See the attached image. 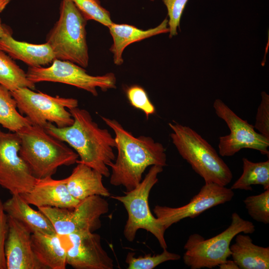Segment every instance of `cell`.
<instances>
[{"label": "cell", "mask_w": 269, "mask_h": 269, "mask_svg": "<svg viewBox=\"0 0 269 269\" xmlns=\"http://www.w3.org/2000/svg\"><path fill=\"white\" fill-rule=\"evenodd\" d=\"M101 118L115 134L117 155L109 166L112 170L111 184L131 190L140 183L147 167L167 165L165 149L161 143L150 136H134L115 119Z\"/></svg>", "instance_id": "cell-1"}, {"label": "cell", "mask_w": 269, "mask_h": 269, "mask_svg": "<svg viewBox=\"0 0 269 269\" xmlns=\"http://www.w3.org/2000/svg\"><path fill=\"white\" fill-rule=\"evenodd\" d=\"M68 110L74 120L71 126L58 128L49 123L44 129L76 151L80 158L76 163H84L104 176H110L109 166L116 158L115 137L107 129L100 128L88 111L78 107Z\"/></svg>", "instance_id": "cell-2"}, {"label": "cell", "mask_w": 269, "mask_h": 269, "mask_svg": "<svg viewBox=\"0 0 269 269\" xmlns=\"http://www.w3.org/2000/svg\"><path fill=\"white\" fill-rule=\"evenodd\" d=\"M16 133L20 140L19 154L37 179L52 176L59 167L78 159L76 152L43 128L31 125Z\"/></svg>", "instance_id": "cell-3"}, {"label": "cell", "mask_w": 269, "mask_h": 269, "mask_svg": "<svg viewBox=\"0 0 269 269\" xmlns=\"http://www.w3.org/2000/svg\"><path fill=\"white\" fill-rule=\"evenodd\" d=\"M172 143L181 156L200 175L205 182L226 186L232 172L216 150L202 136L188 126L176 122L168 124Z\"/></svg>", "instance_id": "cell-4"}, {"label": "cell", "mask_w": 269, "mask_h": 269, "mask_svg": "<svg viewBox=\"0 0 269 269\" xmlns=\"http://www.w3.org/2000/svg\"><path fill=\"white\" fill-rule=\"evenodd\" d=\"M87 21L71 0L61 1L59 19L46 39L56 59L70 61L83 68L87 67Z\"/></svg>", "instance_id": "cell-5"}, {"label": "cell", "mask_w": 269, "mask_h": 269, "mask_svg": "<svg viewBox=\"0 0 269 269\" xmlns=\"http://www.w3.org/2000/svg\"><path fill=\"white\" fill-rule=\"evenodd\" d=\"M231 222L220 234L206 239L193 234L184 246V263L191 269H212L225 262L231 256L230 244L239 233L252 234L255 231L253 223L243 219L236 212L231 215Z\"/></svg>", "instance_id": "cell-6"}, {"label": "cell", "mask_w": 269, "mask_h": 269, "mask_svg": "<svg viewBox=\"0 0 269 269\" xmlns=\"http://www.w3.org/2000/svg\"><path fill=\"white\" fill-rule=\"evenodd\" d=\"M158 165L151 166L140 183L134 189L127 191L122 196H111L121 202L128 215L124 230L126 239L133 241L138 230L142 229L151 233L157 240L161 248L167 249L164 238L166 231L151 213L148 205V197L151 189L157 182V176L163 171Z\"/></svg>", "instance_id": "cell-7"}, {"label": "cell", "mask_w": 269, "mask_h": 269, "mask_svg": "<svg viewBox=\"0 0 269 269\" xmlns=\"http://www.w3.org/2000/svg\"><path fill=\"white\" fill-rule=\"evenodd\" d=\"M17 103L19 112L30 121L32 125L44 129L48 123L58 128L71 126L74 121L67 110L77 107L78 102L74 98L53 97L42 92L23 87L11 92Z\"/></svg>", "instance_id": "cell-8"}, {"label": "cell", "mask_w": 269, "mask_h": 269, "mask_svg": "<svg viewBox=\"0 0 269 269\" xmlns=\"http://www.w3.org/2000/svg\"><path fill=\"white\" fill-rule=\"evenodd\" d=\"M38 210L49 219L56 234L65 236L99 229L100 217L108 212L109 204L102 196L94 195L80 201L73 208L42 207Z\"/></svg>", "instance_id": "cell-9"}, {"label": "cell", "mask_w": 269, "mask_h": 269, "mask_svg": "<svg viewBox=\"0 0 269 269\" xmlns=\"http://www.w3.org/2000/svg\"><path fill=\"white\" fill-rule=\"evenodd\" d=\"M26 74L34 83L45 81L64 83L84 90L94 96L98 95L97 88L103 91L116 88V77L113 73L93 76L74 63L57 59L48 67H29Z\"/></svg>", "instance_id": "cell-10"}, {"label": "cell", "mask_w": 269, "mask_h": 269, "mask_svg": "<svg viewBox=\"0 0 269 269\" xmlns=\"http://www.w3.org/2000/svg\"><path fill=\"white\" fill-rule=\"evenodd\" d=\"M213 108L230 131L229 134L219 137L220 155L231 156L243 148H250L258 150L269 157V138L258 133L253 125L239 117L220 99L215 100Z\"/></svg>", "instance_id": "cell-11"}, {"label": "cell", "mask_w": 269, "mask_h": 269, "mask_svg": "<svg viewBox=\"0 0 269 269\" xmlns=\"http://www.w3.org/2000/svg\"><path fill=\"white\" fill-rule=\"evenodd\" d=\"M20 147L16 133H5L0 129V185L11 194L29 192L36 180L20 156Z\"/></svg>", "instance_id": "cell-12"}, {"label": "cell", "mask_w": 269, "mask_h": 269, "mask_svg": "<svg viewBox=\"0 0 269 269\" xmlns=\"http://www.w3.org/2000/svg\"><path fill=\"white\" fill-rule=\"evenodd\" d=\"M234 195L230 188L213 182H205L187 204L178 207L156 205L153 212L157 222L166 230L183 219L194 218L209 209L231 201Z\"/></svg>", "instance_id": "cell-13"}, {"label": "cell", "mask_w": 269, "mask_h": 269, "mask_svg": "<svg viewBox=\"0 0 269 269\" xmlns=\"http://www.w3.org/2000/svg\"><path fill=\"white\" fill-rule=\"evenodd\" d=\"M65 236L69 243L65 247L67 265L76 269H113V260L102 247L99 234L82 231Z\"/></svg>", "instance_id": "cell-14"}, {"label": "cell", "mask_w": 269, "mask_h": 269, "mask_svg": "<svg viewBox=\"0 0 269 269\" xmlns=\"http://www.w3.org/2000/svg\"><path fill=\"white\" fill-rule=\"evenodd\" d=\"M7 224L4 246L6 269H45L33 253L29 230L8 215Z\"/></svg>", "instance_id": "cell-15"}, {"label": "cell", "mask_w": 269, "mask_h": 269, "mask_svg": "<svg viewBox=\"0 0 269 269\" xmlns=\"http://www.w3.org/2000/svg\"><path fill=\"white\" fill-rule=\"evenodd\" d=\"M20 195L28 204L38 208L51 207L71 209L80 202L69 193L66 178L55 180L51 176L36 178L32 188Z\"/></svg>", "instance_id": "cell-16"}, {"label": "cell", "mask_w": 269, "mask_h": 269, "mask_svg": "<svg viewBox=\"0 0 269 269\" xmlns=\"http://www.w3.org/2000/svg\"><path fill=\"white\" fill-rule=\"evenodd\" d=\"M8 28L0 37V49L12 59L21 60L29 67H42L56 59L51 46L47 43L35 44L19 41L12 36Z\"/></svg>", "instance_id": "cell-17"}, {"label": "cell", "mask_w": 269, "mask_h": 269, "mask_svg": "<svg viewBox=\"0 0 269 269\" xmlns=\"http://www.w3.org/2000/svg\"><path fill=\"white\" fill-rule=\"evenodd\" d=\"M168 19L165 18L155 27L147 30H142L128 24L113 22L108 28L113 40L110 51L113 54L114 64L117 66L123 64V52L130 44L158 34L168 33Z\"/></svg>", "instance_id": "cell-18"}, {"label": "cell", "mask_w": 269, "mask_h": 269, "mask_svg": "<svg viewBox=\"0 0 269 269\" xmlns=\"http://www.w3.org/2000/svg\"><path fill=\"white\" fill-rule=\"evenodd\" d=\"M77 163L70 175L66 178L67 189L73 197L81 201L94 195L111 196L103 184V175L101 173L84 163Z\"/></svg>", "instance_id": "cell-19"}, {"label": "cell", "mask_w": 269, "mask_h": 269, "mask_svg": "<svg viewBox=\"0 0 269 269\" xmlns=\"http://www.w3.org/2000/svg\"><path fill=\"white\" fill-rule=\"evenodd\" d=\"M6 214L23 225L32 234L35 232L56 233L47 217L40 210L32 208L19 194H12L3 203Z\"/></svg>", "instance_id": "cell-20"}, {"label": "cell", "mask_w": 269, "mask_h": 269, "mask_svg": "<svg viewBox=\"0 0 269 269\" xmlns=\"http://www.w3.org/2000/svg\"><path fill=\"white\" fill-rule=\"evenodd\" d=\"M33 253L45 269H65L66 250L61 236L55 234L35 232L31 234Z\"/></svg>", "instance_id": "cell-21"}, {"label": "cell", "mask_w": 269, "mask_h": 269, "mask_svg": "<svg viewBox=\"0 0 269 269\" xmlns=\"http://www.w3.org/2000/svg\"><path fill=\"white\" fill-rule=\"evenodd\" d=\"M230 245L233 260L239 269H269V247L255 245L247 234H238Z\"/></svg>", "instance_id": "cell-22"}, {"label": "cell", "mask_w": 269, "mask_h": 269, "mask_svg": "<svg viewBox=\"0 0 269 269\" xmlns=\"http://www.w3.org/2000/svg\"><path fill=\"white\" fill-rule=\"evenodd\" d=\"M243 172L230 188L232 190H252L253 185H261L264 190L269 189V159L254 162L243 157Z\"/></svg>", "instance_id": "cell-23"}, {"label": "cell", "mask_w": 269, "mask_h": 269, "mask_svg": "<svg viewBox=\"0 0 269 269\" xmlns=\"http://www.w3.org/2000/svg\"><path fill=\"white\" fill-rule=\"evenodd\" d=\"M0 125L13 133L32 125L18 111L17 103L11 91L0 85Z\"/></svg>", "instance_id": "cell-24"}, {"label": "cell", "mask_w": 269, "mask_h": 269, "mask_svg": "<svg viewBox=\"0 0 269 269\" xmlns=\"http://www.w3.org/2000/svg\"><path fill=\"white\" fill-rule=\"evenodd\" d=\"M0 85L10 91L23 87L32 90L35 83L29 81L26 73L21 69L7 54L0 49Z\"/></svg>", "instance_id": "cell-25"}, {"label": "cell", "mask_w": 269, "mask_h": 269, "mask_svg": "<svg viewBox=\"0 0 269 269\" xmlns=\"http://www.w3.org/2000/svg\"><path fill=\"white\" fill-rule=\"evenodd\" d=\"M160 254L151 255H145L135 258L134 254L129 253L126 258V262L128 265V269H152L159 265L169 261H177L181 258L180 255L168 252L163 249Z\"/></svg>", "instance_id": "cell-26"}, {"label": "cell", "mask_w": 269, "mask_h": 269, "mask_svg": "<svg viewBox=\"0 0 269 269\" xmlns=\"http://www.w3.org/2000/svg\"><path fill=\"white\" fill-rule=\"evenodd\" d=\"M243 202L253 219L265 224L269 223V189L259 194L249 196Z\"/></svg>", "instance_id": "cell-27"}, {"label": "cell", "mask_w": 269, "mask_h": 269, "mask_svg": "<svg viewBox=\"0 0 269 269\" xmlns=\"http://www.w3.org/2000/svg\"><path fill=\"white\" fill-rule=\"evenodd\" d=\"M71 0L87 20H95L108 27L113 23L110 12L101 5L99 0Z\"/></svg>", "instance_id": "cell-28"}, {"label": "cell", "mask_w": 269, "mask_h": 269, "mask_svg": "<svg viewBox=\"0 0 269 269\" xmlns=\"http://www.w3.org/2000/svg\"><path fill=\"white\" fill-rule=\"evenodd\" d=\"M125 91L131 106L143 112L147 119L155 113V107L143 88L134 85L128 87Z\"/></svg>", "instance_id": "cell-29"}, {"label": "cell", "mask_w": 269, "mask_h": 269, "mask_svg": "<svg viewBox=\"0 0 269 269\" xmlns=\"http://www.w3.org/2000/svg\"><path fill=\"white\" fill-rule=\"evenodd\" d=\"M162 0L167 8L169 37L172 38L177 34V28H180L181 16L188 0Z\"/></svg>", "instance_id": "cell-30"}, {"label": "cell", "mask_w": 269, "mask_h": 269, "mask_svg": "<svg viewBox=\"0 0 269 269\" xmlns=\"http://www.w3.org/2000/svg\"><path fill=\"white\" fill-rule=\"evenodd\" d=\"M261 96L254 126L260 134L269 138V96L265 92H263Z\"/></svg>", "instance_id": "cell-31"}, {"label": "cell", "mask_w": 269, "mask_h": 269, "mask_svg": "<svg viewBox=\"0 0 269 269\" xmlns=\"http://www.w3.org/2000/svg\"><path fill=\"white\" fill-rule=\"evenodd\" d=\"M8 230L7 215L0 199V269H6L4 246Z\"/></svg>", "instance_id": "cell-32"}, {"label": "cell", "mask_w": 269, "mask_h": 269, "mask_svg": "<svg viewBox=\"0 0 269 269\" xmlns=\"http://www.w3.org/2000/svg\"><path fill=\"white\" fill-rule=\"evenodd\" d=\"M218 267L220 269H239L236 263L232 260H227Z\"/></svg>", "instance_id": "cell-33"}, {"label": "cell", "mask_w": 269, "mask_h": 269, "mask_svg": "<svg viewBox=\"0 0 269 269\" xmlns=\"http://www.w3.org/2000/svg\"><path fill=\"white\" fill-rule=\"evenodd\" d=\"M10 0H0V13L5 8Z\"/></svg>", "instance_id": "cell-34"}, {"label": "cell", "mask_w": 269, "mask_h": 269, "mask_svg": "<svg viewBox=\"0 0 269 269\" xmlns=\"http://www.w3.org/2000/svg\"><path fill=\"white\" fill-rule=\"evenodd\" d=\"M8 28L1 23L0 19V37H1L6 32Z\"/></svg>", "instance_id": "cell-35"}, {"label": "cell", "mask_w": 269, "mask_h": 269, "mask_svg": "<svg viewBox=\"0 0 269 269\" xmlns=\"http://www.w3.org/2000/svg\"><path fill=\"white\" fill-rule=\"evenodd\" d=\"M150 1H154L155 0H149Z\"/></svg>", "instance_id": "cell-36"}]
</instances>
